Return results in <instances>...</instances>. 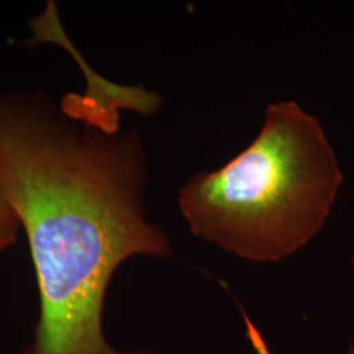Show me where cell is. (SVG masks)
I'll list each match as a JSON object with an SVG mask.
<instances>
[{"label":"cell","instance_id":"cell-2","mask_svg":"<svg viewBox=\"0 0 354 354\" xmlns=\"http://www.w3.org/2000/svg\"><path fill=\"white\" fill-rule=\"evenodd\" d=\"M344 183L337 155L315 115L272 102L248 147L198 172L178 207L197 238L253 263H277L323 230Z\"/></svg>","mask_w":354,"mask_h":354},{"label":"cell","instance_id":"cell-3","mask_svg":"<svg viewBox=\"0 0 354 354\" xmlns=\"http://www.w3.org/2000/svg\"><path fill=\"white\" fill-rule=\"evenodd\" d=\"M19 221L11 207L0 196V251L10 247L16 241Z\"/></svg>","mask_w":354,"mask_h":354},{"label":"cell","instance_id":"cell-1","mask_svg":"<svg viewBox=\"0 0 354 354\" xmlns=\"http://www.w3.org/2000/svg\"><path fill=\"white\" fill-rule=\"evenodd\" d=\"M146 158L137 131L97 93L61 106L0 95V196L26 231L39 290L29 354H114L102 314L114 272L137 254L171 256L146 219Z\"/></svg>","mask_w":354,"mask_h":354}]
</instances>
